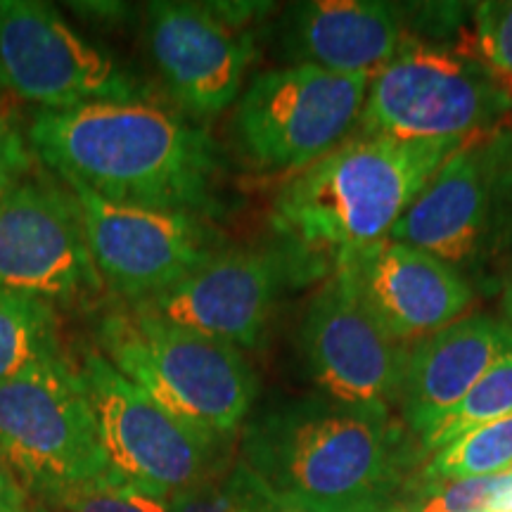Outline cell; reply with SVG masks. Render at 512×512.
<instances>
[{"instance_id": "6da1fadb", "label": "cell", "mask_w": 512, "mask_h": 512, "mask_svg": "<svg viewBox=\"0 0 512 512\" xmlns=\"http://www.w3.org/2000/svg\"><path fill=\"white\" fill-rule=\"evenodd\" d=\"M27 138L46 169L110 202L207 219L214 209L219 150L207 128L174 105L147 100L38 110Z\"/></svg>"}, {"instance_id": "7a4b0ae2", "label": "cell", "mask_w": 512, "mask_h": 512, "mask_svg": "<svg viewBox=\"0 0 512 512\" xmlns=\"http://www.w3.org/2000/svg\"><path fill=\"white\" fill-rule=\"evenodd\" d=\"M463 140L351 138L275 195L271 230L294 283L328 278L351 254L387 240Z\"/></svg>"}, {"instance_id": "3957f363", "label": "cell", "mask_w": 512, "mask_h": 512, "mask_svg": "<svg viewBox=\"0 0 512 512\" xmlns=\"http://www.w3.org/2000/svg\"><path fill=\"white\" fill-rule=\"evenodd\" d=\"M245 463L275 501L299 512H394L411 456L389 413L304 399L245 432Z\"/></svg>"}, {"instance_id": "277c9868", "label": "cell", "mask_w": 512, "mask_h": 512, "mask_svg": "<svg viewBox=\"0 0 512 512\" xmlns=\"http://www.w3.org/2000/svg\"><path fill=\"white\" fill-rule=\"evenodd\" d=\"M93 342L121 375L209 437L233 441L259 392L240 347L112 302L93 320Z\"/></svg>"}, {"instance_id": "5b68a950", "label": "cell", "mask_w": 512, "mask_h": 512, "mask_svg": "<svg viewBox=\"0 0 512 512\" xmlns=\"http://www.w3.org/2000/svg\"><path fill=\"white\" fill-rule=\"evenodd\" d=\"M370 79L290 64L256 74L230 119L235 155L259 174L309 169L361 124Z\"/></svg>"}, {"instance_id": "8992f818", "label": "cell", "mask_w": 512, "mask_h": 512, "mask_svg": "<svg viewBox=\"0 0 512 512\" xmlns=\"http://www.w3.org/2000/svg\"><path fill=\"white\" fill-rule=\"evenodd\" d=\"M72 361L117 475L171 501L178 491L226 470L230 441L185 425L95 347L81 349Z\"/></svg>"}, {"instance_id": "52a82bcc", "label": "cell", "mask_w": 512, "mask_h": 512, "mask_svg": "<svg viewBox=\"0 0 512 512\" xmlns=\"http://www.w3.org/2000/svg\"><path fill=\"white\" fill-rule=\"evenodd\" d=\"M0 460L31 501L110 470L72 356L0 384Z\"/></svg>"}, {"instance_id": "ba28073f", "label": "cell", "mask_w": 512, "mask_h": 512, "mask_svg": "<svg viewBox=\"0 0 512 512\" xmlns=\"http://www.w3.org/2000/svg\"><path fill=\"white\" fill-rule=\"evenodd\" d=\"M0 93L64 112L100 102H147L152 88L117 55L81 36L38 0H0Z\"/></svg>"}, {"instance_id": "9c48e42d", "label": "cell", "mask_w": 512, "mask_h": 512, "mask_svg": "<svg viewBox=\"0 0 512 512\" xmlns=\"http://www.w3.org/2000/svg\"><path fill=\"white\" fill-rule=\"evenodd\" d=\"M512 110V91L484 62L446 48L403 46L370 79L366 138L463 140Z\"/></svg>"}, {"instance_id": "30bf717a", "label": "cell", "mask_w": 512, "mask_h": 512, "mask_svg": "<svg viewBox=\"0 0 512 512\" xmlns=\"http://www.w3.org/2000/svg\"><path fill=\"white\" fill-rule=\"evenodd\" d=\"M0 287L55 309L91 306L105 292L79 200L43 164L0 197Z\"/></svg>"}, {"instance_id": "8fae6325", "label": "cell", "mask_w": 512, "mask_h": 512, "mask_svg": "<svg viewBox=\"0 0 512 512\" xmlns=\"http://www.w3.org/2000/svg\"><path fill=\"white\" fill-rule=\"evenodd\" d=\"M79 200L95 271L117 302L136 304L169 290L223 247L207 216L117 204L79 181H67Z\"/></svg>"}, {"instance_id": "7c38bea8", "label": "cell", "mask_w": 512, "mask_h": 512, "mask_svg": "<svg viewBox=\"0 0 512 512\" xmlns=\"http://www.w3.org/2000/svg\"><path fill=\"white\" fill-rule=\"evenodd\" d=\"M145 50L178 112L207 121L235 105L256 46L228 3L157 0L145 5Z\"/></svg>"}, {"instance_id": "4fadbf2b", "label": "cell", "mask_w": 512, "mask_h": 512, "mask_svg": "<svg viewBox=\"0 0 512 512\" xmlns=\"http://www.w3.org/2000/svg\"><path fill=\"white\" fill-rule=\"evenodd\" d=\"M302 354L311 380L342 406L389 413L401 401L411 347L377 323L344 271H335L306 306Z\"/></svg>"}, {"instance_id": "5bb4252c", "label": "cell", "mask_w": 512, "mask_h": 512, "mask_svg": "<svg viewBox=\"0 0 512 512\" xmlns=\"http://www.w3.org/2000/svg\"><path fill=\"white\" fill-rule=\"evenodd\" d=\"M512 192L510 136L467 138L422 188L389 238L437 256L458 271L475 264Z\"/></svg>"}, {"instance_id": "9a60e30c", "label": "cell", "mask_w": 512, "mask_h": 512, "mask_svg": "<svg viewBox=\"0 0 512 512\" xmlns=\"http://www.w3.org/2000/svg\"><path fill=\"white\" fill-rule=\"evenodd\" d=\"M290 283V261L275 245L221 247L181 283L136 306L202 335L252 349L264 337L275 304Z\"/></svg>"}, {"instance_id": "2e32d148", "label": "cell", "mask_w": 512, "mask_h": 512, "mask_svg": "<svg viewBox=\"0 0 512 512\" xmlns=\"http://www.w3.org/2000/svg\"><path fill=\"white\" fill-rule=\"evenodd\" d=\"M337 271L349 275L377 323L406 347L463 318L475 297L456 268L392 238L351 254Z\"/></svg>"}, {"instance_id": "e0dca14e", "label": "cell", "mask_w": 512, "mask_h": 512, "mask_svg": "<svg viewBox=\"0 0 512 512\" xmlns=\"http://www.w3.org/2000/svg\"><path fill=\"white\" fill-rule=\"evenodd\" d=\"M508 351L512 332L491 316L460 318L415 342L408 351L399 401L408 430L425 444L479 377Z\"/></svg>"}, {"instance_id": "ac0fdd59", "label": "cell", "mask_w": 512, "mask_h": 512, "mask_svg": "<svg viewBox=\"0 0 512 512\" xmlns=\"http://www.w3.org/2000/svg\"><path fill=\"white\" fill-rule=\"evenodd\" d=\"M403 10L380 0H311L287 10L280 50L290 67L375 76L399 55Z\"/></svg>"}, {"instance_id": "d6986e66", "label": "cell", "mask_w": 512, "mask_h": 512, "mask_svg": "<svg viewBox=\"0 0 512 512\" xmlns=\"http://www.w3.org/2000/svg\"><path fill=\"white\" fill-rule=\"evenodd\" d=\"M62 356L55 306L0 287V384Z\"/></svg>"}, {"instance_id": "ffe728a7", "label": "cell", "mask_w": 512, "mask_h": 512, "mask_svg": "<svg viewBox=\"0 0 512 512\" xmlns=\"http://www.w3.org/2000/svg\"><path fill=\"white\" fill-rule=\"evenodd\" d=\"M512 470V415L460 434L432 453L425 465L427 484L501 475Z\"/></svg>"}, {"instance_id": "44dd1931", "label": "cell", "mask_w": 512, "mask_h": 512, "mask_svg": "<svg viewBox=\"0 0 512 512\" xmlns=\"http://www.w3.org/2000/svg\"><path fill=\"white\" fill-rule=\"evenodd\" d=\"M169 508L171 512H285L245 463L178 491Z\"/></svg>"}, {"instance_id": "7402d4cb", "label": "cell", "mask_w": 512, "mask_h": 512, "mask_svg": "<svg viewBox=\"0 0 512 512\" xmlns=\"http://www.w3.org/2000/svg\"><path fill=\"white\" fill-rule=\"evenodd\" d=\"M508 415H512V351L503 354L479 377L470 394L453 408L451 415L439 425V430L422 444V451H439L441 446L451 444L460 434L486 425V422L508 418Z\"/></svg>"}, {"instance_id": "603a6c76", "label": "cell", "mask_w": 512, "mask_h": 512, "mask_svg": "<svg viewBox=\"0 0 512 512\" xmlns=\"http://www.w3.org/2000/svg\"><path fill=\"white\" fill-rule=\"evenodd\" d=\"M36 503L50 512H171L169 498L128 482L114 470L38 498Z\"/></svg>"}, {"instance_id": "cb8c5ba5", "label": "cell", "mask_w": 512, "mask_h": 512, "mask_svg": "<svg viewBox=\"0 0 512 512\" xmlns=\"http://www.w3.org/2000/svg\"><path fill=\"white\" fill-rule=\"evenodd\" d=\"M512 470L501 475L427 484L413 512H510Z\"/></svg>"}, {"instance_id": "d4e9b609", "label": "cell", "mask_w": 512, "mask_h": 512, "mask_svg": "<svg viewBox=\"0 0 512 512\" xmlns=\"http://www.w3.org/2000/svg\"><path fill=\"white\" fill-rule=\"evenodd\" d=\"M475 34L484 64L512 91V0L477 3Z\"/></svg>"}, {"instance_id": "484cf974", "label": "cell", "mask_w": 512, "mask_h": 512, "mask_svg": "<svg viewBox=\"0 0 512 512\" xmlns=\"http://www.w3.org/2000/svg\"><path fill=\"white\" fill-rule=\"evenodd\" d=\"M41 166L27 131L8 114H0V197Z\"/></svg>"}, {"instance_id": "4316f807", "label": "cell", "mask_w": 512, "mask_h": 512, "mask_svg": "<svg viewBox=\"0 0 512 512\" xmlns=\"http://www.w3.org/2000/svg\"><path fill=\"white\" fill-rule=\"evenodd\" d=\"M29 505V491L19 484L15 472L0 460V512H27Z\"/></svg>"}, {"instance_id": "83f0119b", "label": "cell", "mask_w": 512, "mask_h": 512, "mask_svg": "<svg viewBox=\"0 0 512 512\" xmlns=\"http://www.w3.org/2000/svg\"><path fill=\"white\" fill-rule=\"evenodd\" d=\"M76 15L86 17L88 22H100V19H107V22L117 24L121 17L128 12V5L124 3H69Z\"/></svg>"}, {"instance_id": "f1b7e54d", "label": "cell", "mask_w": 512, "mask_h": 512, "mask_svg": "<svg viewBox=\"0 0 512 512\" xmlns=\"http://www.w3.org/2000/svg\"><path fill=\"white\" fill-rule=\"evenodd\" d=\"M501 309H503V323L508 325L510 332H512V271H510V275H508V283H505Z\"/></svg>"}, {"instance_id": "f546056e", "label": "cell", "mask_w": 512, "mask_h": 512, "mask_svg": "<svg viewBox=\"0 0 512 512\" xmlns=\"http://www.w3.org/2000/svg\"><path fill=\"white\" fill-rule=\"evenodd\" d=\"M27 512H50L48 508H43L41 503H36V501H31V505H29V510Z\"/></svg>"}, {"instance_id": "4dcf8cb0", "label": "cell", "mask_w": 512, "mask_h": 512, "mask_svg": "<svg viewBox=\"0 0 512 512\" xmlns=\"http://www.w3.org/2000/svg\"><path fill=\"white\" fill-rule=\"evenodd\" d=\"M0 105H3V93H0ZM0 114H3V112H0Z\"/></svg>"}, {"instance_id": "1f68e13d", "label": "cell", "mask_w": 512, "mask_h": 512, "mask_svg": "<svg viewBox=\"0 0 512 512\" xmlns=\"http://www.w3.org/2000/svg\"><path fill=\"white\" fill-rule=\"evenodd\" d=\"M285 512H299V510H285Z\"/></svg>"}, {"instance_id": "d6a6232c", "label": "cell", "mask_w": 512, "mask_h": 512, "mask_svg": "<svg viewBox=\"0 0 512 512\" xmlns=\"http://www.w3.org/2000/svg\"><path fill=\"white\" fill-rule=\"evenodd\" d=\"M510 150H512V136H510Z\"/></svg>"}, {"instance_id": "836d02e7", "label": "cell", "mask_w": 512, "mask_h": 512, "mask_svg": "<svg viewBox=\"0 0 512 512\" xmlns=\"http://www.w3.org/2000/svg\"><path fill=\"white\" fill-rule=\"evenodd\" d=\"M394 512H399V510H394Z\"/></svg>"}, {"instance_id": "e575fe53", "label": "cell", "mask_w": 512, "mask_h": 512, "mask_svg": "<svg viewBox=\"0 0 512 512\" xmlns=\"http://www.w3.org/2000/svg\"><path fill=\"white\" fill-rule=\"evenodd\" d=\"M510 512H512V510H510Z\"/></svg>"}]
</instances>
